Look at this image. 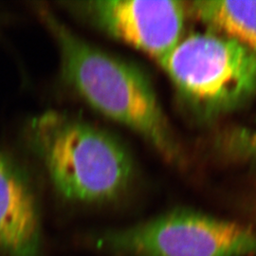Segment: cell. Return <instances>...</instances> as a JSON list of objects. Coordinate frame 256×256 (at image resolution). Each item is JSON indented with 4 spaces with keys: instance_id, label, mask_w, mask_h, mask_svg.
Wrapping results in <instances>:
<instances>
[{
    "instance_id": "obj_5",
    "label": "cell",
    "mask_w": 256,
    "mask_h": 256,
    "mask_svg": "<svg viewBox=\"0 0 256 256\" xmlns=\"http://www.w3.org/2000/svg\"><path fill=\"white\" fill-rule=\"evenodd\" d=\"M80 10L92 22L160 64L182 36L187 7L172 0H93Z\"/></svg>"
},
{
    "instance_id": "obj_2",
    "label": "cell",
    "mask_w": 256,
    "mask_h": 256,
    "mask_svg": "<svg viewBox=\"0 0 256 256\" xmlns=\"http://www.w3.org/2000/svg\"><path fill=\"white\" fill-rule=\"evenodd\" d=\"M28 136L55 189L68 200L108 202L131 182L129 153L101 128L46 111L30 122Z\"/></svg>"
},
{
    "instance_id": "obj_1",
    "label": "cell",
    "mask_w": 256,
    "mask_h": 256,
    "mask_svg": "<svg viewBox=\"0 0 256 256\" xmlns=\"http://www.w3.org/2000/svg\"><path fill=\"white\" fill-rule=\"evenodd\" d=\"M44 16L58 43L66 82L92 108L137 132L165 158L174 160V136L146 77L79 38L52 14Z\"/></svg>"
},
{
    "instance_id": "obj_3",
    "label": "cell",
    "mask_w": 256,
    "mask_h": 256,
    "mask_svg": "<svg viewBox=\"0 0 256 256\" xmlns=\"http://www.w3.org/2000/svg\"><path fill=\"white\" fill-rule=\"evenodd\" d=\"M160 64L183 96L206 111L232 110L256 92V52L220 34H191Z\"/></svg>"
},
{
    "instance_id": "obj_4",
    "label": "cell",
    "mask_w": 256,
    "mask_h": 256,
    "mask_svg": "<svg viewBox=\"0 0 256 256\" xmlns=\"http://www.w3.org/2000/svg\"><path fill=\"white\" fill-rule=\"evenodd\" d=\"M95 245L124 256H252L256 232L200 212L176 210L128 229L108 230Z\"/></svg>"
},
{
    "instance_id": "obj_7",
    "label": "cell",
    "mask_w": 256,
    "mask_h": 256,
    "mask_svg": "<svg viewBox=\"0 0 256 256\" xmlns=\"http://www.w3.org/2000/svg\"><path fill=\"white\" fill-rule=\"evenodd\" d=\"M187 12L220 36L256 54V0H200L190 3Z\"/></svg>"
},
{
    "instance_id": "obj_8",
    "label": "cell",
    "mask_w": 256,
    "mask_h": 256,
    "mask_svg": "<svg viewBox=\"0 0 256 256\" xmlns=\"http://www.w3.org/2000/svg\"><path fill=\"white\" fill-rule=\"evenodd\" d=\"M223 144L230 156L256 167V129L232 128L224 136Z\"/></svg>"
},
{
    "instance_id": "obj_6",
    "label": "cell",
    "mask_w": 256,
    "mask_h": 256,
    "mask_svg": "<svg viewBox=\"0 0 256 256\" xmlns=\"http://www.w3.org/2000/svg\"><path fill=\"white\" fill-rule=\"evenodd\" d=\"M41 226L36 200L27 176L0 151V252L39 256Z\"/></svg>"
}]
</instances>
